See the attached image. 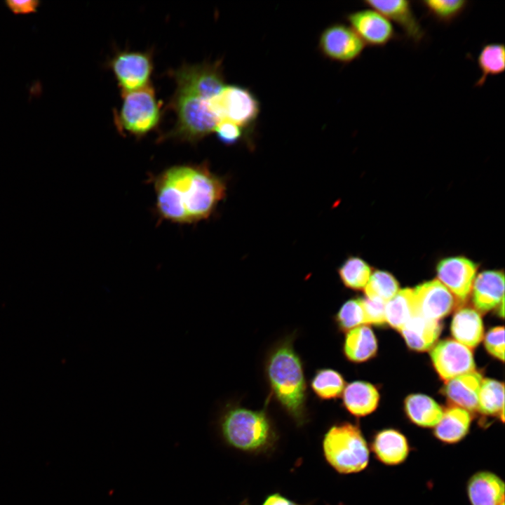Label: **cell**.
Listing matches in <instances>:
<instances>
[{
	"label": "cell",
	"mask_w": 505,
	"mask_h": 505,
	"mask_svg": "<svg viewBox=\"0 0 505 505\" xmlns=\"http://www.w3.org/2000/svg\"><path fill=\"white\" fill-rule=\"evenodd\" d=\"M153 184L159 216L178 224L208 219L227 191L224 178L206 163L174 166L155 176Z\"/></svg>",
	"instance_id": "obj_1"
},
{
	"label": "cell",
	"mask_w": 505,
	"mask_h": 505,
	"mask_svg": "<svg viewBox=\"0 0 505 505\" xmlns=\"http://www.w3.org/2000/svg\"><path fill=\"white\" fill-rule=\"evenodd\" d=\"M170 74L176 87L168 107L175 112L176 121L159 140L196 143L213 133L219 122L209 100L225 86L222 62L184 64Z\"/></svg>",
	"instance_id": "obj_2"
},
{
	"label": "cell",
	"mask_w": 505,
	"mask_h": 505,
	"mask_svg": "<svg viewBox=\"0 0 505 505\" xmlns=\"http://www.w3.org/2000/svg\"><path fill=\"white\" fill-rule=\"evenodd\" d=\"M266 373L273 394L298 424L305 419L306 380L302 363L292 343L285 341L270 353Z\"/></svg>",
	"instance_id": "obj_3"
},
{
	"label": "cell",
	"mask_w": 505,
	"mask_h": 505,
	"mask_svg": "<svg viewBox=\"0 0 505 505\" xmlns=\"http://www.w3.org/2000/svg\"><path fill=\"white\" fill-rule=\"evenodd\" d=\"M216 428L226 445L247 452H267L276 440L274 428L264 410L227 404L217 419Z\"/></svg>",
	"instance_id": "obj_4"
},
{
	"label": "cell",
	"mask_w": 505,
	"mask_h": 505,
	"mask_svg": "<svg viewBox=\"0 0 505 505\" xmlns=\"http://www.w3.org/2000/svg\"><path fill=\"white\" fill-rule=\"evenodd\" d=\"M323 450L329 464L341 473L360 472L368 464L367 443L360 429L349 422L329 429L324 436Z\"/></svg>",
	"instance_id": "obj_5"
},
{
	"label": "cell",
	"mask_w": 505,
	"mask_h": 505,
	"mask_svg": "<svg viewBox=\"0 0 505 505\" xmlns=\"http://www.w3.org/2000/svg\"><path fill=\"white\" fill-rule=\"evenodd\" d=\"M121 95V106L114 112V122L119 132L141 137L157 128L162 116V103L151 83Z\"/></svg>",
	"instance_id": "obj_6"
},
{
	"label": "cell",
	"mask_w": 505,
	"mask_h": 505,
	"mask_svg": "<svg viewBox=\"0 0 505 505\" xmlns=\"http://www.w3.org/2000/svg\"><path fill=\"white\" fill-rule=\"evenodd\" d=\"M209 108L219 122L229 121L241 128L252 124L260 112L256 97L248 89L235 85L224 86L210 99Z\"/></svg>",
	"instance_id": "obj_7"
},
{
	"label": "cell",
	"mask_w": 505,
	"mask_h": 505,
	"mask_svg": "<svg viewBox=\"0 0 505 505\" xmlns=\"http://www.w3.org/2000/svg\"><path fill=\"white\" fill-rule=\"evenodd\" d=\"M123 93L142 88L150 84L153 60L149 51L120 50L109 62Z\"/></svg>",
	"instance_id": "obj_8"
},
{
	"label": "cell",
	"mask_w": 505,
	"mask_h": 505,
	"mask_svg": "<svg viewBox=\"0 0 505 505\" xmlns=\"http://www.w3.org/2000/svg\"><path fill=\"white\" fill-rule=\"evenodd\" d=\"M318 46L326 58L342 63H349L361 56L365 44L351 27L335 23L322 32Z\"/></svg>",
	"instance_id": "obj_9"
},
{
	"label": "cell",
	"mask_w": 505,
	"mask_h": 505,
	"mask_svg": "<svg viewBox=\"0 0 505 505\" xmlns=\"http://www.w3.org/2000/svg\"><path fill=\"white\" fill-rule=\"evenodd\" d=\"M346 20L365 46L381 48L399 39L391 21L375 9L351 12L346 15Z\"/></svg>",
	"instance_id": "obj_10"
},
{
	"label": "cell",
	"mask_w": 505,
	"mask_h": 505,
	"mask_svg": "<svg viewBox=\"0 0 505 505\" xmlns=\"http://www.w3.org/2000/svg\"><path fill=\"white\" fill-rule=\"evenodd\" d=\"M431 358L436 372L445 382L475 370L472 351L456 340L447 339L435 344Z\"/></svg>",
	"instance_id": "obj_11"
},
{
	"label": "cell",
	"mask_w": 505,
	"mask_h": 505,
	"mask_svg": "<svg viewBox=\"0 0 505 505\" xmlns=\"http://www.w3.org/2000/svg\"><path fill=\"white\" fill-rule=\"evenodd\" d=\"M436 271L438 281L459 302L468 298L477 271L474 262L464 257H447L438 262Z\"/></svg>",
	"instance_id": "obj_12"
},
{
	"label": "cell",
	"mask_w": 505,
	"mask_h": 505,
	"mask_svg": "<svg viewBox=\"0 0 505 505\" xmlns=\"http://www.w3.org/2000/svg\"><path fill=\"white\" fill-rule=\"evenodd\" d=\"M417 316L439 321L452 311L455 298L438 280L424 282L413 290Z\"/></svg>",
	"instance_id": "obj_13"
},
{
	"label": "cell",
	"mask_w": 505,
	"mask_h": 505,
	"mask_svg": "<svg viewBox=\"0 0 505 505\" xmlns=\"http://www.w3.org/2000/svg\"><path fill=\"white\" fill-rule=\"evenodd\" d=\"M363 4L394 22L403 30L406 38L414 43H419L424 38L425 31L415 15L410 1L365 0Z\"/></svg>",
	"instance_id": "obj_14"
},
{
	"label": "cell",
	"mask_w": 505,
	"mask_h": 505,
	"mask_svg": "<svg viewBox=\"0 0 505 505\" xmlns=\"http://www.w3.org/2000/svg\"><path fill=\"white\" fill-rule=\"evenodd\" d=\"M504 276L501 271L480 273L472 287V301L481 312H487L504 302Z\"/></svg>",
	"instance_id": "obj_15"
},
{
	"label": "cell",
	"mask_w": 505,
	"mask_h": 505,
	"mask_svg": "<svg viewBox=\"0 0 505 505\" xmlns=\"http://www.w3.org/2000/svg\"><path fill=\"white\" fill-rule=\"evenodd\" d=\"M482 375L474 371L459 375L447 382L443 393L455 405L469 412L478 410Z\"/></svg>",
	"instance_id": "obj_16"
},
{
	"label": "cell",
	"mask_w": 505,
	"mask_h": 505,
	"mask_svg": "<svg viewBox=\"0 0 505 505\" xmlns=\"http://www.w3.org/2000/svg\"><path fill=\"white\" fill-rule=\"evenodd\" d=\"M467 493L471 505H501L504 502V483L493 473L478 472L470 478Z\"/></svg>",
	"instance_id": "obj_17"
},
{
	"label": "cell",
	"mask_w": 505,
	"mask_h": 505,
	"mask_svg": "<svg viewBox=\"0 0 505 505\" xmlns=\"http://www.w3.org/2000/svg\"><path fill=\"white\" fill-rule=\"evenodd\" d=\"M441 330L439 321L415 316L399 331L411 349L425 351L434 346Z\"/></svg>",
	"instance_id": "obj_18"
},
{
	"label": "cell",
	"mask_w": 505,
	"mask_h": 505,
	"mask_svg": "<svg viewBox=\"0 0 505 505\" xmlns=\"http://www.w3.org/2000/svg\"><path fill=\"white\" fill-rule=\"evenodd\" d=\"M372 450L377 458L386 465L403 462L409 454L408 442L403 434L392 429H384L376 434Z\"/></svg>",
	"instance_id": "obj_19"
},
{
	"label": "cell",
	"mask_w": 505,
	"mask_h": 505,
	"mask_svg": "<svg viewBox=\"0 0 505 505\" xmlns=\"http://www.w3.org/2000/svg\"><path fill=\"white\" fill-rule=\"evenodd\" d=\"M342 394L344 408L356 417L372 413L376 410L379 400L377 389L367 382L355 381L349 383Z\"/></svg>",
	"instance_id": "obj_20"
},
{
	"label": "cell",
	"mask_w": 505,
	"mask_h": 505,
	"mask_svg": "<svg viewBox=\"0 0 505 505\" xmlns=\"http://www.w3.org/2000/svg\"><path fill=\"white\" fill-rule=\"evenodd\" d=\"M483 332V321L476 310L464 307L458 310L453 316L451 332L454 340L470 349L481 342Z\"/></svg>",
	"instance_id": "obj_21"
},
{
	"label": "cell",
	"mask_w": 505,
	"mask_h": 505,
	"mask_svg": "<svg viewBox=\"0 0 505 505\" xmlns=\"http://www.w3.org/2000/svg\"><path fill=\"white\" fill-rule=\"evenodd\" d=\"M471 417L469 411L453 406L443 411L440 422L434 426L435 436L446 443H456L469 432Z\"/></svg>",
	"instance_id": "obj_22"
},
{
	"label": "cell",
	"mask_w": 505,
	"mask_h": 505,
	"mask_svg": "<svg viewBox=\"0 0 505 505\" xmlns=\"http://www.w3.org/2000/svg\"><path fill=\"white\" fill-rule=\"evenodd\" d=\"M377 350V341L372 330L362 325L349 330L346 335L343 351L346 358L361 363L372 358Z\"/></svg>",
	"instance_id": "obj_23"
},
{
	"label": "cell",
	"mask_w": 505,
	"mask_h": 505,
	"mask_svg": "<svg viewBox=\"0 0 505 505\" xmlns=\"http://www.w3.org/2000/svg\"><path fill=\"white\" fill-rule=\"evenodd\" d=\"M404 407L410 421L422 427H434L444 411L433 398L420 393L409 395L405 400Z\"/></svg>",
	"instance_id": "obj_24"
},
{
	"label": "cell",
	"mask_w": 505,
	"mask_h": 505,
	"mask_svg": "<svg viewBox=\"0 0 505 505\" xmlns=\"http://www.w3.org/2000/svg\"><path fill=\"white\" fill-rule=\"evenodd\" d=\"M415 316L412 289L399 290L385 304L386 323L398 330Z\"/></svg>",
	"instance_id": "obj_25"
},
{
	"label": "cell",
	"mask_w": 505,
	"mask_h": 505,
	"mask_svg": "<svg viewBox=\"0 0 505 505\" xmlns=\"http://www.w3.org/2000/svg\"><path fill=\"white\" fill-rule=\"evenodd\" d=\"M477 64L480 76L475 83L476 87H482L488 76L502 74L505 70V47L501 43H487L480 48Z\"/></svg>",
	"instance_id": "obj_26"
},
{
	"label": "cell",
	"mask_w": 505,
	"mask_h": 505,
	"mask_svg": "<svg viewBox=\"0 0 505 505\" xmlns=\"http://www.w3.org/2000/svg\"><path fill=\"white\" fill-rule=\"evenodd\" d=\"M504 383L492 379H483L478 397V410L485 415H499L504 421Z\"/></svg>",
	"instance_id": "obj_27"
},
{
	"label": "cell",
	"mask_w": 505,
	"mask_h": 505,
	"mask_svg": "<svg viewBox=\"0 0 505 505\" xmlns=\"http://www.w3.org/2000/svg\"><path fill=\"white\" fill-rule=\"evenodd\" d=\"M311 388L322 400L335 399L341 396L345 388L342 375L330 368L318 370L311 381Z\"/></svg>",
	"instance_id": "obj_28"
},
{
	"label": "cell",
	"mask_w": 505,
	"mask_h": 505,
	"mask_svg": "<svg viewBox=\"0 0 505 505\" xmlns=\"http://www.w3.org/2000/svg\"><path fill=\"white\" fill-rule=\"evenodd\" d=\"M339 276L348 288L358 290L364 289L371 276V268L363 259L349 257L338 269Z\"/></svg>",
	"instance_id": "obj_29"
},
{
	"label": "cell",
	"mask_w": 505,
	"mask_h": 505,
	"mask_svg": "<svg viewBox=\"0 0 505 505\" xmlns=\"http://www.w3.org/2000/svg\"><path fill=\"white\" fill-rule=\"evenodd\" d=\"M427 14L437 22L449 25L460 16L468 6L466 0H424L419 1Z\"/></svg>",
	"instance_id": "obj_30"
},
{
	"label": "cell",
	"mask_w": 505,
	"mask_h": 505,
	"mask_svg": "<svg viewBox=\"0 0 505 505\" xmlns=\"http://www.w3.org/2000/svg\"><path fill=\"white\" fill-rule=\"evenodd\" d=\"M365 297L386 303L399 290L397 280L387 271L376 270L364 288Z\"/></svg>",
	"instance_id": "obj_31"
},
{
	"label": "cell",
	"mask_w": 505,
	"mask_h": 505,
	"mask_svg": "<svg viewBox=\"0 0 505 505\" xmlns=\"http://www.w3.org/2000/svg\"><path fill=\"white\" fill-rule=\"evenodd\" d=\"M341 331L349 330L365 324L362 298L350 299L341 307L335 318Z\"/></svg>",
	"instance_id": "obj_32"
},
{
	"label": "cell",
	"mask_w": 505,
	"mask_h": 505,
	"mask_svg": "<svg viewBox=\"0 0 505 505\" xmlns=\"http://www.w3.org/2000/svg\"><path fill=\"white\" fill-rule=\"evenodd\" d=\"M485 346L487 351L494 357L504 361V328L497 326L490 329L485 337Z\"/></svg>",
	"instance_id": "obj_33"
},
{
	"label": "cell",
	"mask_w": 505,
	"mask_h": 505,
	"mask_svg": "<svg viewBox=\"0 0 505 505\" xmlns=\"http://www.w3.org/2000/svg\"><path fill=\"white\" fill-rule=\"evenodd\" d=\"M365 314V324L382 325L386 323L385 304L386 303L368 299L362 298Z\"/></svg>",
	"instance_id": "obj_34"
},
{
	"label": "cell",
	"mask_w": 505,
	"mask_h": 505,
	"mask_svg": "<svg viewBox=\"0 0 505 505\" xmlns=\"http://www.w3.org/2000/svg\"><path fill=\"white\" fill-rule=\"evenodd\" d=\"M214 132L218 140L225 144L231 145L241 140L243 129L229 121H220Z\"/></svg>",
	"instance_id": "obj_35"
},
{
	"label": "cell",
	"mask_w": 505,
	"mask_h": 505,
	"mask_svg": "<svg viewBox=\"0 0 505 505\" xmlns=\"http://www.w3.org/2000/svg\"><path fill=\"white\" fill-rule=\"evenodd\" d=\"M6 4L15 14H25L36 11L40 2L36 0H8Z\"/></svg>",
	"instance_id": "obj_36"
},
{
	"label": "cell",
	"mask_w": 505,
	"mask_h": 505,
	"mask_svg": "<svg viewBox=\"0 0 505 505\" xmlns=\"http://www.w3.org/2000/svg\"><path fill=\"white\" fill-rule=\"evenodd\" d=\"M262 505H300L278 493L268 496Z\"/></svg>",
	"instance_id": "obj_37"
},
{
	"label": "cell",
	"mask_w": 505,
	"mask_h": 505,
	"mask_svg": "<svg viewBox=\"0 0 505 505\" xmlns=\"http://www.w3.org/2000/svg\"><path fill=\"white\" fill-rule=\"evenodd\" d=\"M501 505H504V503H502V504H501Z\"/></svg>",
	"instance_id": "obj_38"
},
{
	"label": "cell",
	"mask_w": 505,
	"mask_h": 505,
	"mask_svg": "<svg viewBox=\"0 0 505 505\" xmlns=\"http://www.w3.org/2000/svg\"><path fill=\"white\" fill-rule=\"evenodd\" d=\"M244 505H247V504H244Z\"/></svg>",
	"instance_id": "obj_39"
}]
</instances>
